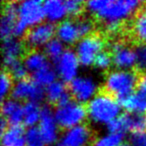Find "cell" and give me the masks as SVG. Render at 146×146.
Instances as JSON below:
<instances>
[{
  "label": "cell",
  "mask_w": 146,
  "mask_h": 146,
  "mask_svg": "<svg viewBox=\"0 0 146 146\" xmlns=\"http://www.w3.org/2000/svg\"><path fill=\"white\" fill-rule=\"evenodd\" d=\"M142 5L138 0H92L85 2V9L103 23H122L136 14Z\"/></svg>",
  "instance_id": "obj_1"
},
{
  "label": "cell",
  "mask_w": 146,
  "mask_h": 146,
  "mask_svg": "<svg viewBox=\"0 0 146 146\" xmlns=\"http://www.w3.org/2000/svg\"><path fill=\"white\" fill-rule=\"evenodd\" d=\"M87 117L95 124L107 125L121 115V105L117 98L105 91L97 93L86 105Z\"/></svg>",
  "instance_id": "obj_2"
},
{
  "label": "cell",
  "mask_w": 146,
  "mask_h": 146,
  "mask_svg": "<svg viewBox=\"0 0 146 146\" xmlns=\"http://www.w3.org/2000/svg\"><path fill=\"white\" fill-rule=\"evenodd\" d=\"M140 76L134 70H113L107 73L104 80V91L118 100L135 92Z\"/></svg>",
  "instance_id": "obj_3"
},
{
  "label": "cell",
  "mask_w": 146,
  "mask_h": 146,
  "mask_svg": "<svg viewBox=\"0 0 146 146\" xmlns=\"http://www.w3.org/2000/svg\"><path fill=\"white\" fill-rule=\"evenodd\" d=\"M45 19L43 2L39 0H26L18 4V18L14 28V37L25 36L32 27L41 24Z\"/></svg>",
  "instance_id": "obj_4"
},
{
  "label": "cell",
  "mask_w": 146,
  "mask_h": 146,
  "mask_svg": "<svg viewBox=\"0 0 146 146\" xmlns=\"http://www.w3.org/2000/svg\"><path fill=\"white\" fill-rule=\"evenodd\" d=\"M54 117L59 128L68 130L84 124L83 122L87 118V109L83 104L72 99L68 103L56 106Z\"/></svg>",
  "instance_id": "obj_5"
},
{
  "label": "cell",
  "mask_w": 146,
  "mask_h": 146,
  "mask_svg": "<svg viewBox=\"0 0 146 146\" xmlns=\"http://www.w3.org/2000/svg\"><path fill=\"white\" fill-rule=\"evenodd\" d=\"M104 47L105 41L103 37L95 33L81 38L76 43L75 46V53L78 57L80 65L84 67L93 65L96 57L102 51H104Z\"/></svg>",
  "instance_id": "obj_6"
},
{
  "label": "cell",
  "mask_w": 146,
  "mask_h": 146,
  "mask_svg": "<svg viewBox=\"0 0 146 146\" xmlns=\"http://www.w3.org/2000/svg\"><path fill=\"white\" fill-rule=\"evenodd\" d=\"M54 68L57 76L64 83H70L77 77L80 62L75 53V50L65 49L60 57L55 61Z\"/></svg>",
  "instance_id": "obj_7"
},
{
  "label": "cell",
  "mask_w": 146,
  "mask_h": 146,
  "mask_svg": "<svg viewBox=\"0 0 146 146\" xmlns=\"http://www.w3.org/2000/svg\"><path fill=\"white\" fill-rule=\"evenodd\" d=\"M68 90L73 100L84 104L88 103L97 94L98 85L89 76H77L69 83Z\"/></svg>",
  "instance_id": "obj_8"
},
{
  "label": "cell",
  "mask_w": 146,
  "mask_h": 146,
  "mask_svg": "<svg viewBox=\"0 0 146 146\" xmlns=\"http://www.w3.org/2000/svg\"><path fill=\"white\" fill-rule=\"evenodd\" d=\"M10 96L17 101H32L39 103L45 98V88L37 85L32 79H23L16 81L11 90Z\"/></svg>",
  "instance_id": "obj_9"
},
{
  "label": "cell",
  "mask_w": 146,
  "mask_h": 146,
  "mask_svg": "<svg viewBox=\"0 0 146 146\" xmlns=\"http://www.w3.org/2000/svg\"><path fill=\"white\" fill-rule=\"evenodd\" d=\"M113 65L118 70H131L137 63L136 50L122 41H114L110 45Z\"/></svg>",
  "instance_id": "obj_10"
},
{
  "label": "cell",
  "mask_w": 146,
  "mask_h": 146,
  "mask_svg": "<svg viewBox=\"0 0 146 146\" xmlns=\"http://www.w3.org/2000/svg\"><path fill=\"white\" fill-rule=\"evenodd\" d=\"M56 34V27L50 22H42L30 28L24 36V43L32 50L45 46Z\"/></svg>",
  "instance_id": "obj_11"
},
{
  "label": "cell",
  "mask_w": 146,
  "mask_h": 146,
  "mask_svg": "<svg viewBox=\"0 0 146 146\" xmlns=\"http://www.w3.org/2000/svg\"><path fill=\"white\" fill-rule=\"evenodd\" d=\"M37 127L46 145H52L59 141V126L54 117V111L49 106L42 107L41 118Z\"/></svg>",
  "instance_id": "obj_12"
},
{
  "label": "cell",
  "mask_w": 146,
  "mask_h": 146,
  "mask_svg": "<svg viewBox=\"0 0 146 146\" xmlns=\"http://www.w3.org/2000/svg\"><path fill=\"white\" fill-rule=\"evenodd\" d=\"M92 141V131L86 124L65 130L57 143L61 146H88Z\"/></svg>",
  "instance_id": "obj_13"
},
{
  "label": "cell",
  "mask_w": 146,
  "mask_h": 146,
  "mask_svg": "<svg viewBox=\"0 0 146 146\" xmlns=\"http://www.w3.org/2000/svg\"><path fill=\"white\" fill-rule=\"evenodd\" d=\"M18 4L19 2L7 1L2 5L0 33L3 40L14 37V28L18 18Z\"/></svg>",
  "instance_id": "obj_14"
},
{
  "label": "cell",
  "mask_w": 146,
  "mask_h": 146,
  "mask_svg": "<svg viewBox=\"0 0 146 146\" xmlns=\"http://www.w3.org/2000/svg\"><path fill=\"white\" fill-rule=\"evenodd\" d=\"M25 43L17 37L5 39L2 43V54H3V65L6 68L15 61L20 60L21 56H24Z\"/></svg>",
  "instance_id": "obj_15"
},
{
  "label": "cell",
  "mask_w": 146,
  "mask_h": 146,
  "mask_svg": "<svg viewBox=\"0 0 146 146\" xmlns=\"http://www.w3.org/2000/svg\"><path fill=\"white\" fill-rule=\"evenodd\" d=\"M1 114L9 126H18L23 123V105L17 100L7 98L1 104Z\"/></svg>",
  "instance_id": "obj_16"
},
{
  "label": "cell",
  "mask_w": 146,
  "mask_h": 146,
  "mask_svg": "<svg viewBox=\"0 0 146 146\" xmlns=\"http://www.w3.org/2000/svg\"><path fill=\"white\" fill-rule=\"evenodd\" d=\"M56 38H58L63 44H76L79 41V38L81 39L77 25H76V21L64 20L57 24Z\"/></svg>",
  "instance_id": "obj_17"
},
{
  "label": "cell",
  "mask_w": 146,
  "mask_h": 146,
  "mask_svg": "<svg viewBox=\"0 0 146 146\" xmlns=\"http://www.w3.org/2000/svg\"><path fill=\"white\" fill-rule=\"evenodd\" d=\"M43 10H44L45 18L48 22L52 23H60L65 20L67 15L65 2L60 0H47L43 2Z\"/></svg>",
  "instance_id": "obj_18"
},
{
  "label": "cell",
  "mask_w": 146,
  "mask_h": 146,
  "mask_svg": "<svg viewBox=\"0 0 146 146\" xmlns=\"http://www.w3.org/2000/svg\"><path fill=\"white\" fill-rule=\"evenodd\" d=\"M124 109L128 113L146 114V95L135 91L127 97L118 100Z\"/></svg>",
  "instance_id": "obj_19"
},
{
  "label": "cell",
  "mask_w": 146,
  "mask_h": 146,
  "mask_svg": "<svg viewBox=\"0 0 146 146\" xmlns=\"http://www.w3.org/2000/svg\"><path fill=\"white\" fill-rule=\"evenodd\" d=\"M26 130L21 125L8 126L3 133H1V145L2 146H26L25 138Z\"/></svg>",
  "instance_id": "obj_20"
},
{
  "label": "cell",
  "mask_w": 146,
  "mask_h": 146,
  "mask_svg": "<svg viewBox=\"0 0 146 146\" xmlns=\"http://www.w3.org/2000/svg\"><path fill=\"white\" fill-rule=\"evenodd\" d=\"M23 64L25 65L28 72L33 74L49 65V62L44 52L39 50H30L23 57Z\"/></svg>",
  "instance_id": "obj_21"
},
{
  "label": "cell",
  "mask_w": 146,
  "mask_h": 146,
  "mask_svg": "<svg viewBox=\"0 0 146 146\" xmlns=\"http://www.w3.org/2000/svg\"><path fill=\"white\" fill-rule=\"evenodd\" d=\"M131 32L140 44L146 43V4L135 14L131 24Z\"/></svg>",
  "instance_id": "obj_22"
},
{
  "label": "cell",
  "mask_w": 146,
  "mask_h": 146,
  "mask_svg": "<svg viewBox=\"0 0 146 146\" xmlns=\"http://www.w3.org/2000/svg\"><path fill=\"white\" fill-rule=\"evenodd\" d=\"M42 113V107L39 103L27 101L23 104V124L26 127H36L38 125Z\"/></svg>",
  "instance_id": "obj_23"
},
{
  "label": "cell",
  "mask_w": 146,
  "mask_h": 146,
  "mask_svg": "<svg viewBox=\"0 0 146 146\" xmlns=\"http://www.w3.org/2000/svg\"><path fill=\"white\" fill-rule=\"evenodd\" d=\"M127 131L131 133H142L146 132V114L123 113Z\"/></svg>",
  "instance_id": "obj_24"
},
{
  "label": "cell",
  "mask_w": 146,
  "mask_h": 146,
  "mask_svg": "<svg viewBox=\"0 0 146 146\" xmlns=\"http://www.w3.org/2000/svg\"><path fill=\"white\" fill-rule=\"evenodd\" d=\"M69 90L61 80H55L54 82L45 88V98L50 104H58L63 96L68 93Z\"/></svg>",
  "instance_id": "obj_25"
},
{
  "label": "cell",
  "mask_w": 146,
  "mask_h": 146,
  "mask_svg": "<svg viewBox=\"0 0 146 146\" xmlns=\"http://www.w3.org/2000/svg\"><path fill=\"white\" fill-rule=\"evenodd\" d=\"M57 73L54 67H52L50 64L47 65L46 67L40 69L37 72L32 74V81L36 83L37 85L41 87L46 88L48 85H50L52 82L56 80Z\"/></svg>",
  "instance_id": "obj_26"
},
{
  "label": "cell",
  "mask_w": 146,
  "mask_h": 146,
  "mask_svg": "<svg viewBox=\"0 0 146 146\" xmlns=\"http://www.w3.org/2000/svg\"><path fill=\"white\" fill-rule=\"evenodd\" d=\"M64 51V44L58 38H53L44 46V51L43 52L45 53L47 58L55 62L62 55V53Z\"/></svg>",
  "instance_id": "obj_27"
},
{
  "label": "cell",
  "mask_w": 146,
  "mask_h": 146,
  "mask_svg": "<svg viewBox=\"0 0 146 146\" xmlns=\"http://www.w3.org/2000/svg\"><path fill=\"white\" fill-rule=\"evenodd\" d=\"M124 134L109 133L96 138L92 143V146H119L123 143Z\"/></svg>",
  "instance_id": "obj_28"
},
{
  "label": "cell",
  "mask_w": 146,
  "mask_h": 146,
  "mask_svg": "<svg viewBox=\"0 0 146 146\" xmlns=\"http://www.w3.org/2000/svg\"><path fill=\"white\" fill-rule=\"evenodd\" d=\"M6 71L11 75L13 80L16 81H20V80L26 79L27 74H28V70L26 69L25 65L20 60L15 61L12 64L6 67Z\"/></svg>",
  "instance_id": "obj_29"
},
{
  "label": "cell",
  "mask_w": 146,
  "mask_h": 146,
  "mask_svg": "<svg viewBox=\"0 0 146 146\" xmlns=\"http://www.w3.org/2000/svg\"><path fill=\"white\" fill-rule=\"evenodd\" d=\"M26 146H46L38 127H30L26 130L25 134Z\"/></svg>",
  "instance_id": "obj_30"
},
{
  "label": "cell",
  "mask_w": 146,
  "mask_h": 146,
  "mask_svg": "<svg viewBox=\"0 0 146 146\" xmlns=\"http://www.w3.org/2000/svg\"><path fill=\"white\" fill-rule=\"evenodd\" d=\"M13 78L11 75L7 72L6 70H3L1 73V77H0V95H1V99L5 100L8 94L11 93V90L13 88L14 84L12 83Z\"/></svg>",
  "instance_id": "obj_31"
},
{
  "label": "cell",
  "mask_w": 146,
  "mask_h": 146,
  "mask_svg": "<svg viewBox=\"0 0 146 146\" xmlns=\"http://www.w3.org/2000/svg\"><path fill=\"white\" fill-rule=\"evenodd\" d=\"M65 7L67 15L72 17H79V15H81L85 9V3L80 0H68L65 1Z\"/></svg>",
  "instance_id": "obj_32"
},
{
  "label": "cell",
  "mask_w": 146,
  "mask_h": 146,
  "mask_svg": "<svg viewBox=\"0 0 146 146\" xmlns=\"http://www.w3.org/2000/svg\"><path fill=\"white\" fill-rule=\"evenodd\" d=\"M76 25H77L78 31L81 38L87 37L89 35L93 34L94 30V23L89 18H85V17H81L76 20Z\"/></svg>",
  "instance_id": "obj_33"
},
{
  "label": "cell",
  "mask_w": 146,
  "mask_h": 146,
  "mask_svg": "<svg viewBox=\"0 0 146 146\" xmlns=\"http://www.w3.org/2000/svg\"><path fill=\"white\" fill-rule=\"evenodd\" d=\"M112 64H113V60H112L111 53L107 52V51H102L96 57L93 65L100 70H107L108 68L111 67Z\"/></svg>",
  "instance_id": "obj_34"
},
{
  "label": "cell",
  "mask_w": 146,
  "mask_h": 146,
  "mask_svg": "<svg viewBox=\"0 0 146 146\" xmlns=\"http://www.w3.org/2000/svg\"><path fill=\"white\" fill-rule=\"evenodd\" d=\"M107 130L109 133H122L124 134L125 132H127V128H126V123L124 120L123 115H120L118 118H116L115 120H113L112 122H110L109 124L106 125Z\"/></svg>",
  "instance_id": "obj_35"
},
{
  "label": "cell",
  "mask_w": 146,
  "mask_h": 146,
  "mask_svg": "<svg viewBox=\"0 0 146 146\" xmlns=\"http://www.w3.org/2000/svg\"><path fill=\"white\" fill-rule=\"evenodd\" d=\"M135 50L137 56L136 66L139 70H146V43L139 44Z\"/></svg>",
  "instance_id": "obj_36"
},
{
  "label": "cell",
  "mask_w": 146,
  "mask_h": 146,
  "mask_svg": "<svg viewBox=\"0 0 146 146\" xmlns=\"http://www.w3.org/2000/svg\"><path fill=\"white\" fill-rule=\"evenodd\" d=\"M130 146H146V132L131 133L129 138Z\"/></svg>",
  "instance_id": "obj_37"
},
{
  "label": "cell",
  "mask_w": 146,
  "mask_h": 146,
  "mask_svg": "<svg viewBox=\"0 0 146 146\" xmlns=\"http://www.w3.org/2000/svg\"><path fill=\"white\" fill-rule=\"evenodd\" d=\"M122 23L118 22H109V23H104V28L105 31L110 35L117 34L118 32H120L121 30Z\"/></svg>",
  "instance_id": "obj_38"
},
{
  "label": "cell",
  "mask_w": 146,
  "mask_h": 146,
  "mask_svg": "<svg viewBox=\"0 0 146 146\" xmlns=\"http://www.w3.org/2000/svg\"><path fill=\"white\" fill-rule=\"evenodd\" d=\"M137 91L146 95V75L140 76L139 82L137 85Z\"/></svg>",
  "instance_id": "obj_39"
},
{
  "label": "cell",
  "mask_w": 146,
  "mask_h": 146,
  "mask_svg": "<svg viewBox=\"0 0 146 146\" xmlns=\"http://www.w3.org/2000/svg\"><path fill=\"white\" fill-rule=\"evenodd\" d=\"M119 146H130V144H127V143H122L121 145H119Z\"/></svg>",
  "instance_id": "obj_40"
},
{
  "label": "cell",
  "mask_w": 146,
  "mask_h": 146,
  "mask_svg": "<svg viewBox=\"0 0 146 146\" xmlns=\"http://www.w3.org/2000/svg\"><path fill=\"white\" fill-rule=\"evenodd\" d=\"M55 146H61V145H59L58 143H56V145H55Z\"/></svg>",
  "instance_id": "obj_41"
}]
</instances>
